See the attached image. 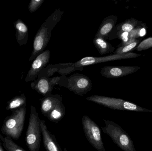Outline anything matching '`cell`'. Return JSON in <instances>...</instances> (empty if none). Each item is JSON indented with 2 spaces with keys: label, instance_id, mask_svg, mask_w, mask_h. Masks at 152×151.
Here are the masks:
<instances>
[{
  "label": "cell",
  "instance_id": "obj_1",
  "mask_svg": "<svg viewBox=\"0 0 152 151\" xmlns=\"http://www.w3.org/2000/svg\"><path fill=\"white\" fill-rule=\"evenodd\" d=\"M64 11L60 9L54 11L42 24L34 39L33 50L30 56V61L44 51L52 35V31L62 18Z\"/></svg>",
  "mask_w": 152,
  "mask_h": 151
},
{
  "label": "cell",
  "instance_id": "obj_2",
  "mask_svg": "<svg viewBox=\"0 0 152 151\" xmlns=\"http://www.w3.org/2000/svg\"><path fill=\"white\" fill-rule=\"evenodd\" d=\"M26 113V105L12 111V114L4 120L1 128L2 134L18 140L21 136L24 129Z\"/></svg>",
  "mask_w": 152,
  "mask_h": 151
},
{
  "label": "cell",
  "instance_id": "obj_3",
  "mask_svg": "<svg viewBox=\"0 0 152 151\" xmlns=\"http://www.w3.org/2000/svg\"><path fill=\"white\" fill-rule=\"evenodd\" d=\"M104 121L105 126L102 127V130L114 143L124 151H136L131 138L120 126L113 121L104 119Z\"/></svg>",
  "mask_w": 152,
  "mask_h": 151
},
{
  "label": "cell",
  "instance_id": "obj_4",
  "mask_svg": "<svg viewBox=\"0 0 152 151\" xmlns=\"http://www.w3.org/2000/svg\"><path fill=\"white\" fill-rule=\"evenodd\" d=\"M41 121L35 107L31 105L28 126L26 132V143L30 151L40 150L42 135Z\"/></svg>",
  "mask_w": 152,
  "mask_h": 151
},
{
  "label": "cell",
  "instance_id": "obj_5",
  "mask_svg": "<svg viewBox=\"0 0 152 151\" xmlns=\"http://www.w3.org/2000/svg\"><path fill=\"white\" fill-rule=\"evenodd\" d=\"M58 85L65 87L78 96H83L92 87L91 80L85 74L75 73L69 77L64 74L60 76Z\"/></svg>",
  "mask_w": 152,
  "mask_h": 151
},
{
  "label": "cell",
  "instance_id": "obj_6",
  "mask_svg": "<svg viewBox=\"0 0 152 151\" xmlns=\"http://www.w3.org/2000/svg\"><path fill=\"white\" fill-rule=\"evenodd\" d=\"M88 101L114 110L130 111H150L133 103L119 98L100 95H92L87 98Z\"/></svg>",
  "mask_w": 152,
  "mask_h": 151
},
{
  "label": "cell",
  "instance_id": "obj_7",
  "mask_svg": "<svg viewBox=\"0 0 152 151\" xmlns=\"http://www.w3.org/2000/svg\"><path fill=\"white\" fill-rule=\"evenodd\" d=\"M82 125L86 138L89 143L97 151H106L98 125L87 115L82 117Z\"/></svg>",
  "mask_w": 152,
  "mask_h": 151
},
{
  "label": "cell",
  "instance_id": "obj_8",
  "mask_svg": "<svg viewBox=\"0 0 152 151\" xmlns=\"http://www.w3.org/2000/svg\"><path fill=\"white\" fill-rule=\"evenodd\" d=\"M141 56L140 54L128 52L125 54H113L104 57H86L74 63V66L75 70L83 69V67L95 64L109 62L114 60H121L127 59L135 58Z\"/></svg>",
  "mask_w": 152,
  "mask_h": 151
},
{
  "label": "cell",
  "instance_id": "obj_9",
  "mask_svg": "<svg viewBox=\"0 0 152 151\" xmlns=\"http://www.w3.org/2000/svg\"><path fill=\"white\" fill-rule=\"evenodd\" d=\"M50 51L46 50L39 54L33 61L31 68L25 79L26 82L34 80L37 78L41 71L45 68L50 62Z\"/></svg>",
  "mask_w": 152,
  "mask_h": 151
},
{
  "label": "cell",
  "instance_id": "obj_10",
  "mask_svg": "<svg viewBox=\"0 0 152 151\" xmlns=\"http://www.w3.org/2000/svg\"><path fill=\"white\" fill-rule=\"evenodd\" d=\"M140 69L138 66H105L102 68V76L108 79H117L136 72Z\"/></svg>",
  "mask_w": 152,
  "mask_h": 151
},
{
  "label": "cell",
  "instance_id": "obj_11",
  "mask_svg": "<svg viewBox=\"0 0 152 151\" xmlns=\"http://www.w3.org/2000/svg\"><path fill=\"white\" fill-rule=\"evenodd\" d=\"M75 71L74 63H65L58 64L49 65L44 68L37 77H46L49 78L55 73L58 72L61 75H67Z\"/></svg>",
  "mask_w": 152,
  "mask_h": 151
},
{
  "label": "cell",
  "instance_id": "obj_12",
  "mask_svg": "<svg viewBox=\"0 0 152 151\" xmlns=\"http://www.w3.org/2000/svg\"><path fill=\"white\" fill-rule=\"evenodd\" d=\"M142 24V21H139L134 18L127 20L114 27L109 35L108 40L118 38L123 33H129L137 26Z\"/></svg>",
  "mask_w": 152,
  "mask_h": 151
},
{
  "label": "cell",
  "instance_id": "obj_13",
  "mask_svg": "<svg viewBox=\"0 0 152 151\" xmlns=\"http://www.w3.org/2000/svg\"><path fill=\"white\" fill-rule=\"evenodd\" d=\"M41 131L45 149L46 151H63L57 142L55 135L48 130L45 121L41 120Z\"/></svg>",
  "mask_w": 152,
  "mask_h": 151
},
{
  "label": "cell",
  "instance_id": "obj_14",
  "mask_svg": "<svg viewBox=\"0 0 152 151\" xmlns=\"http://www.w3.org/2000/svg\"><path fill=\"white\" fill-rule=\"evenodd\" d=\"M41 101V111L42 114L47 118L55 106L62 102V97L60 95L50 94L40 99Z\"/></svg>",
  "mask_w": 152,
  "mask_h": 151
},
{
  "label": "cell",
  "instance_id": "obj_15",
  "mask_svg": "<svg viewBox=\"0 0 152 151\" xmlns=\"http://www.w3.org/2000/svg\"><path fill=\"white\" fill-rule=\"evenodd\" d=\"M37 80L31 83L32 88L44 97L51 94L55 86L52 82L51 78L46 77H37Z\"/></svg>",
  "mask_w": 152,
  "mask_h": 151
},
{
  "label": "cell",
  "instance_id": "obj_16",
  "mask_svg": "<svg viewBox=\"0 0 152 151\" xmlns=\"http://www.w3.org/2000/svg\"><path fill=\"white\" fill-rule=\"evenodd\" d=\"M118 19L117 17L114 15H110L104 19L96 35L105 40H108L109 35L116 26Z\"/></svg>",
  "mask_w": 152,
  "mask_h": 151
},
{
  "label": "cell",
  "instance_id": "obj_17",
  "mask_svg": "<svg viewBox=\"0 0 152 151\" xmlns=\"http://www.w3.org/2000/svg\"><path fill=\"white\" fill-rule=\"evenodd\" d=\"M16 39L20 46L25 45L28 39V28L26 24L19 19L15 23Z\"/></svg>",
  "mask_w": 152,
  "mask_h": 151
},
{
  "label": "cell",
  "instance_id": "obj_18",
  "mask_svg": "<svg viewBox=\"0 0 152 151\" xmlns=\"http://www.w3.org/2000/svg\"><path fill=\"white\" fill-rule=\"evenodd\" d=\"M93 43L101 55H103L107 53L114 51L115 48L105 39L98 35H95Z\"/></svg>",
  "mask_w": 152,
  "mask_h": 151
},
{
  "label": "cell",
  "instance_id": "obj_19",
  "mask_svg": "<svg viewBox=\"0 0 152 151\" xmlns=\"http://www.w3.org/2000/svg\"><path fill=\"white\" fill-rule=\"evenodd\" d=\"M66 114V107L62 102L58 104L48 116V120L53 123H58Z\"/></svg>",
  "mask_w": 152,
  "mask_h": 151
},
{
  "label": "cell",
  "instance_id": "obj_20",
  "mask_svg": "<svg viewBox=\"0 0 152 151\" xmlns=\"http://www.w3.org/2000/svg\"><path fill=\"white\" fill-rule=\"evenodd\" d=\"M0 140L2 142L4 148L7 151H27L17 144L10 137L4 136L0 134Z\"/></svg>",
  "mask_w": 152,
  "mask_h": 151
},
{
  "label": "cell",
  "instance_id": "obj_21",
  "mask_svg": "<svg viewBox=\"0 0 152 151\" xmlns=\"http://www.w3.org/2000/svg\"><path fill=\"white\" fill-rule=\"evenodd\" d=\"M26 98L24 94H22L20 95L17 96L11 99L7 103L6 110L12 111L19 109L25 105H26Z\"/></svg>",
  "mask_w": 152,
  "mask_h": 151
},
{
  "label": "cell",
  "instance_id": "obj_22",
  "mask_svg": "<svg viewBox=\"0 0 152 151\" xmlns=\"http://www.w3.org/2000/svg\"><path fill=\"white\" fill-rule=\"evenodd\" d=\"M140 40L137 39L134 42L126 46H118V48L113 52V54H121L128 53L130 51L132 50L137 47L140 42Z\"/></svg>",
  "mask_w": 152,
  "mask_h": 151
},
{
  "label": "cell",
  "instance_id": "obj_23",
  "mask_svg": "<svg viewBox=\"0 0 152 151\" xmlns=\"http://www.w3.org/2000/svg\"><path fill=\"white\" fill-rule=\"evenodd\" d=\"M152 48V37H149L142 41L137 47L136 50L138 51L146 50Z\"/></svg>",
  "mask_w": 152,
  "mask_h": 151
},
{
  "label": "cell",
  "instance_id": "obj_24",
  "mask_svg": "<svg viewBox=\"0 0 152 151\" xmlns=\"http://www.w3.org/2000/svg\"><path fill=\"white\" fill-rule=\"evenodd\" d=\"M44 1L45 0H32L28 4V10L31 13L36 11Z\"/></svg>",
  "mask_w": 152,
  "mask_h": 151
},
{
  "label": "cell",
  "instance_id": "obj_25",
  "mask_svg": "<svg viewBox=\"0 0 152 151\" xmlns=\"http://www.w3.org/2000/svg\"><path fill=\"white\" fill-rule=\"evenodd\" d=\"M142 24L137 26L132 31L128 33V38H134L137 39L140 37V32L142 28Z\"/></svg>",
  "mask_w": 152,
  "mask_h": 151
},
{
  "label": "cell",
  "instance_id": "obj_26",
  "mask_svg": "<svg viewBox=\"0 0 152 151\" xmlns=\"http://www.w3.org/2000/svg\"><path fill=\"white\" fill-rule=\"evenodd\" d=\"M0 151H4L1 143H0Z\"/></svg>",
  "mask_w": 152,
  "mask_h": 151
}]
</instances>
